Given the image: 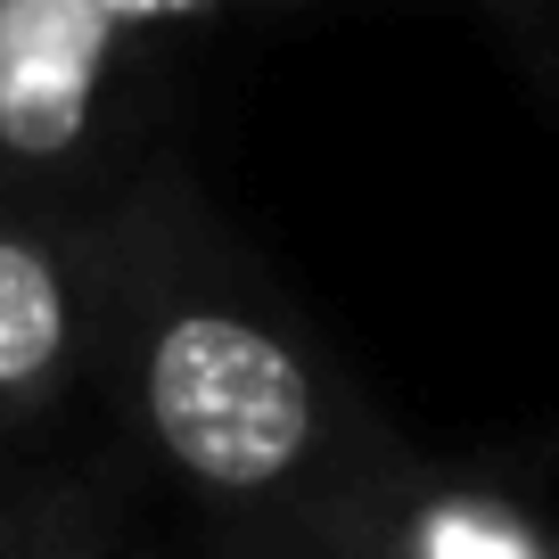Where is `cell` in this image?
<instances>
[{
    "label": "cell",
    "instance_id": "obj_1",
    "mask_svg": "<svg viewBox=\"0 0 559 559\" xmlns=\"http://www.w3.org/2000/svg\"><path fill=\"white\" fill-rule=\"evenodd\" d=\"M107 362L148 461L223 519L330 526L346 551L395 477L330 362L239 288L190 272L116 280Z\"/></svg>",
    "mask_w": 559,
    "mask_h": 559
},
{
    "label": "cell",
    "instance_id": "obj_2",
    "mask_svg": "<svg viewBox=\"0 0 559 559\" xmlns=\"http://www.w3.org/2000/svg\"><path fill=\"white\" fill-rule=\"evenodd\" d=\"M214 0H0V198L116 157L165 34Z\"/></svg>",
    "mask_w": 559,
    "mask_h": 559
},
{
    "label": "cell",
    "instance_id": "obj_3",
    "mask_svg": "<svg viewBox=\"0 0 559 559\" xmlns=\"http://www.w3.org/2000/svg\"><path fill=\"white\" fill-rule=\"evenodd\" d=\"M107 321L116 272H99L91 247L41 206L0 198V428L58 412L107 354Z\"/></svg>",
    "mask_w": 559,
    "mask_h": 559
},
{
    "label": "cell",
    "instance_id": "obj_4",
    "mask_svg": "<svg viewBox=\"0 0 559 559\" xmlns=\"http://www.w3.org/2000/svg\"><path fill=\"white\" fill-rule=\"evenodd\" d=\"M346 559H559V526L486 486H437L395 469Z\"/></svg>",
    "mask_w": 559,
    "mask_h": 559
},
{
    "label": "cell",
    "instance_id": "obj_5",
    "mask_svg": "<svg viewBox=\"0 0 559 559\" xmlns=\"http://www.w3.org/2000/svg\"><path fill=\"white\" fill-rule=\"evenodd\" d=\"M0 559H91L67 519H0Z\"/></svg>",
    "mask_w": 559,
    "mask_h": 559
}]
</instances>
